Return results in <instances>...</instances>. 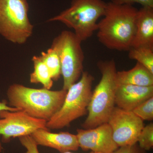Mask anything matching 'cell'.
I'll return each instance as SVG.
<instances>
[{"instance_id": "cell-1", "label": "cell", "mask_w": 153, "mask_h": 153, "mask_svg": "<svg viewBox=\"0 0 153 153\" xmlns=\"http://www.w3.org/2000/svg\"><path fill=\"white\" fill-rule=\"evenodd\" d=\"M137 11L133 5L107 3L103 18L97 24L100 42L108 49L128 51L135 33Z\"/></svg>"}, {"instance_id": "cell-2", "label": "cell", "mask_w": 153, "mask_h": 153, "mask_svg": "<svg viewBox=\"0 0 153 153\" xmlns=\"http://www.w3.org/2000/svg\"><path fill=\"white\" fill-rule=\"evenodd\" d=\"M67 91L32 88L14 83L9 86L7 95L10 106L48 121L62 106Z\"/></svg>"}, {"instance_id": "cell-3", "label": "cell", "mask_w": 153, "mask_h": 153, "mask_svg": "<svg viewBox=\"0 0 153 153\" xmlns=\"http://www.w3.org/2000/svg\"><path fill=\"white\" fill-rule=\"evenodd\" d=\"M97 66L101 72L100 81L92 92L88 108L84 129L94 128L107 123L115 105L117 87L116 66L114 60L100 61Z\"/></svg>"}, {"instance_id": "cell-4", "label": "cell", "mask_w": 153, "mask_h": 153, "mask_svg": "<svg viewBox=\"0 0 153 153\" xmlns=\"http://www.w3.org/2000/svg\"><path fill=\"white\" fill-rule=\"evenodd\" d=\"M106 5L103 0H72L69 7L47 22L63 23L73 29L82 42L91 38L97 30V21L104 16Z\"/></svg>"}, {"instance_id": "cell-5", "label": "cell", "mask_w": 153, "mask_h": 153, "mask_svg": "<svg viewBox=\"0 0 153 153\" xmlns=\"http://www.w3.org/2000/svg\"><path fill=\"white\" fill-rule=\"evenodd\" d=\"M94 77L89 72L83 71L78 81L67 90L60 109L47 122L48 129L56 130L70 125L73 121L85 115L92 94Z\"/></svg>"}, {"instance_id": "cell-6", "label": "cell", "mask_w": 153, "mask_h": 153, "mask_svg": "<svg viewBox=\"0 0 153 153\" xmlns=\"http://www.w3.org/2000/svg\"><path fill=\"white\" fill-rule=\"evenodd\" d=\"M27 0H0V35L14 44H25L33 33Z\"/></svg>"}, {"instance_id": "cell-7", "label": "cell", "mask_w": 153, "mask_h": 153, "mask_svg": "<svg viewBox=\"0 0 153 153\" xmlns=\"http://www.w3.org/2000/svg\"><path fill=\"white\" fill-rule=\"evenodd\" d=\"M81 43L74 33L67 30L62 31L52 41L51 47L60 57L64 90H68L77 82L83 71L84 55Z\"/></svg>"}, {"instance_id": "cell-8", "label": "cell", "mask_w": 153, "mask_h": 153, "mask_svg": "<svg viewBox=\"0 0 153 153\" xmlns=\"http://www.w3.org/2000/svg\"><path fill=\"white\" fill-rule=\"evenodd\" d=\"M47 121L32 117L22 110L0 111V135L3 143L12 138L30 135L40 128H47Z\"/></svg>"}, {"instance_id": "cell-9", "label": "cell", "mask_w": 153, "mask_h": 153, "mask_svg": "<svg viewBox=\"0 0 153 153\" xmlns=\"http://www.w3.org/2000/svg\"><path fill=\"white\" fill-rule=\"evenodd\" d=\"M108 123L112 131L113 138L119 147L137 143L138 137L144 126L143 120L132 111L115 107Z\"/></svg>"}, {"instance_id": "cell-10", "label": "cell", "mask_w": 153, "mask_h": 153, "mask_svg": "<svg viewBox=\"0 0 153 153\" xmlns=\"http://www.w3.org/2000/svg\"><path fill=\"white\" fill-rule=\"evenodd\" d=\"M76 136L79 148L95 153H113L119 148L114 140L108 123L89 129H77Z\"/></svg>"}, {"instance_id": "cell-11", "label": "cell", "mask_w": 153, "mask_h": 153, "mask_svg": "<svg viewBox=\"0 0 153 153\" xmlns=\"http://www.w3.org/2000/svg\"><path fill=\"white\" fill-rule=\"evenodd\" d=\"M30 136L38 146L52 148L61 153L77 151L79 148L76 135L68 132L54 133L48 128H40Z\"/></svg>"}, {"instance_id": "cell-12", "label": "cell", "mask_w": 153, "mask_h": 153, "mask_svg": "<svg viewBox=\"0 0 153 153\" xmlns=\"http://www.w3.org/2000/svg\"><path fill=\"white\" fill-rule=\"evenodd\" d=\"M153 97V85L141 86L131 84H117L115 105L117 107L132 111L139 105Z\"/></svg>"}, {"instance_id": "cell-13", "label": "cell", "mask_w": 153, "mask_h": 153, "mask_svg": "<svg viewBox=\"0 0 153 153\" xmlns=\"http://www.w3.org/2000/svg\"><path fill=\"white\" fill-rule=\"evenodd\" d=\"M139 47L153 49V7H142L138 10L131 48Z\"/></svg>"}, {"instance_id": "cell-14", "label": "cell", "mask_w": 153, "mask_h": 153, "mask_svg": "<svg viewBox=\"0 0 153 153\" xmlns=\"http://www.w3.org/2000/svg\"><path fill=\"white\" fill-rule=\"evenodd\" d=\"M116 78L117 84L141 86L153 85V74L138 62L130 70L117 71Z\"/></svg>"}, {"instance_id": "cell-15", "label": "cell", "mask_w": 153, "mask_h": 153, "mask_svg": "<svg viewBox=\"0 0 153 153\" xmlns=\"http://www.w3.org/2000/svg\"><path fill=\"white\" fill-rule=\"evenodd\" d=\"M34 70L30 74V81L32 83H41L44 88L50 89L53 85V80L49 69L40 56L32 58Z\"/></svg>"}, {"instance_id": "cell-16", "label": "cell", "mask_w": 153, "mask_h": 153, "mask_svg": "<svg viewBox=\"0 0 153 153\" xmlns=\"http://www.w3.org/2000/svg\"><path fill=\"white\" fill-rule=\"evenodd\" d=\"M40 57L49 69L53 81H57L61 75L60 57L56 50L51 47L47 52H41Z\"/></svg>"}, {"instance_id": "cell-17", "label": "cell", "mask_w": 153, "mask_h": 153, "mask_svg": "<svg viewBox=\"0 0 153 153\" xmlns=\"http://www.w3.org/2000/svg\"><path fill=\"white\" fill-rule=\"evenodd\" d=\"M128 52L130 59L137 60L153 74V49L147 47L131 48Z\"/></svg>"}, {"instance_id": "cell-18", "label": "cell", "mask_w": 153, "mask_h": 153, "mask_svg": "<svg viewBox=\"0 0 153 153\" xmlns=\"http://www.w3.org/2000/svg\"><path fill=\"white\" fill-rule=\"evenodd\" d=\"M137 143L141 149L146 152L153 147V123L144 126L138 137Z\"/></svg>"}, {"instance_id": "cell-19", "label": "cell", "mask_w": 153, "mask_h": 153, "mask_svg": "<svg viewBox=\"0 0 153 153\" xmlns=\"http://www.w3.org/2000/svg\"><path fill=\"white\" fill-rule=\"evenodd\" d=\"M132 111L143 120H152L153 97L143 102L136 107Z\"/></svg>"}, {"instance_id": "cell-20", "label": "cell", "mask_w": 153, "mask_h": 153, "mask_svg": "<svg viewBox=\"0 0 153 153\" xmlns=\"http://www.w3.org/2000/svg\"><path fill=\"white\" fill-rule=\"evenodd\" d=\"M19 139L21 144L27 150L26 153H40L38 145L31 136H24Z\"/></svg>"}, {"instance_id": "cell-21", "label": "cell", "mask_w": 153, "mask_h": 153, "mask_svg": "<svg viewBox=\"0 0 153 153\" xmlns=\"http://www.w3.org/2000/svg\"><path fill=\"white\" fill-rule=\"evenodd\" d=\"M111 1L119 5H133L134 4H139L142 7H153V0H111Z\"/></svg>"}, {"instance_id": "cell-22", "label": "cell", "mask_w": 153, "mask_h": 153, "mask_svg": "<svg viewBox=\"0 0 153 153\" xmlns=\"http://www.w3.org/2000/svg\"><path fill=\"white\" fill-rule=\"evenodd\" d=\"M113 153H147L140 147L137 143L119 147Z\"/></svg>"}, {"instance_id": "cell-23", "label": "cell", "mask_w": 153, "mask_h": 153, "mask_svg": "<svg viewBox=\"0 0 153 153\" xmlns=\"http://www.w3.org/2000/svg\"><path fill=\"white\" fill-rule=\"evenodd\" d=\"M2 110H8L14 111L20 110L16 108L10 106L8 104L6 100H3L1 102H0V111Z\"/></svg>"}, {"instance_id": "cell-24", "label": "cell", "mask_w": 153, "mask_h": 153, "mask_svg": "<svg viewBox=\"0 0 153 153\" xmlns=\"http://www.w3.org/2000/svg\"><path fill=\"white\" fill-rule=\"evenodd\" d=\"M3 147L1 143V142L0 141V153L3 150Z\"/></svg>"}, {"instance_id": "cell-25", "label": "cell", "mask_w": 153, "mask_h": 153, "mask_svg": "<svg viewBox=\"0 0 153 153\" xmlns=\"http://www.w3.org/2000/svg\"><path fill=\"white\" fill-rule=\"evenodd\" d=\"M63 153H74L71 152H64ZM88 153H95L92 152H90Z\"/></svg>"}]
</instances>
